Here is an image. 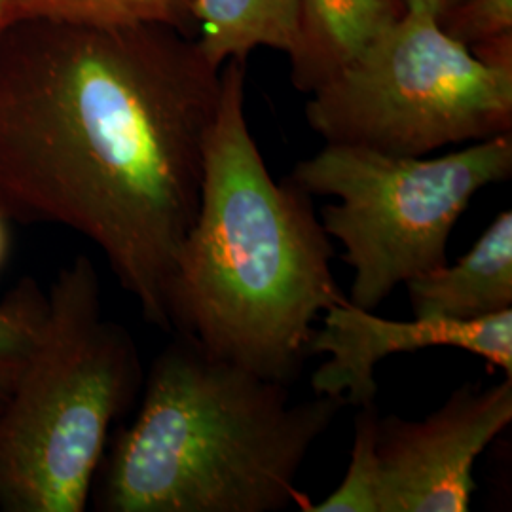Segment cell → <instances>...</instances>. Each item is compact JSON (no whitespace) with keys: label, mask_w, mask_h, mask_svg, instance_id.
<instances>
[{"label":"cell","mask_w":512,"mask_h":512,"mask_svg":"<svg viewBox=\"0 0 512 512\" xmlns=\"http://www.w3.org/2000/svg\"><path fill=\"white\" fill-rule=\"evenodd\" d=\"M408 12L404 0H300L291 82L298 92L323 86Z\"/></svg>","instance_id":"10"},{"label":"cell","mask_w":512,"mask_h":512,"mask_svg":"<svg viewBox=\"0 0 512 512\" xmlns=\"http://www.w3.org/2000/svg\"><path fill=\"white\" fill-rule=\"evenodd\" d=\"M2 6H4V0H0V35L4 31V25H2Z\"/></svg>","instance_id":"18"},{"label":"cell","mask_w":512,"mask_h":512,"mask_svg":"<svg viewBox=\"0 0 512 512\" xmlns=\"http://www.w3.org/2000/svg\"><path fill=\"white\" fill-rule=\"evenodd\" d=\"M511 175L512 133H503L439 158L325 143L289 181L340 202L325 205L319 220L355 274L349 302L376 311L399 285L448 262V241L469 203Z\"/></svg>","instance_id":"5"},{"label":"cell","mask_w":512,"mask_h":512,"mask_svg":"<svg viewBox=\"0 0 512 512\" xmlns=\"http://www.w3.org/2000/svg\"><path fill=\"white\" fill-rule=\"evenodd\" d=\"M456 348L482 357L512 378V310L473 321L414 317L393 321L361 310L351 302L323 313V329H315L310 351L327 353L329 361L311 376L313 395L342 397L363 406L376 399L374 370L393 353Z\"/></svg>","instance_id":"8"},{"label":"cell","mask_w":512,"mask_h":512,"mask_svg":"<svg viewBox=\"0 0 512 512\" xmlns=\"http://www.w3.org/2000/svg\"><path fill=\"white\" fill-rule=\"evenodd\" d=\"M469 52L488 67L512 71V33L480 42L469 48Z\"/></svg>","instance_id":"15"},{"label":"cell","mask_w":512,"mask_h":512,"mask_svg":"<svg viewBox=\"0 0 512 512\" xmlns=\"http://www.w3.org/2000/svg\"><path fill=\"white\" fill-rule=\"evenodd\" d=\"M334 255L310 194L272 179L245 116V63L228 61L171 289V332L291 385L311 355L315 319L348 302Z\"/></svg>","instance_id":"2"},{"label":"cell","mask_w":512,"mask_h":512,"mask_svg":"<svg viewBox=\"0 0 512 512\" xmlns=\"http://www.w3.org/2000/svg\"><path fill=\"white\" fill-rule=\"evenodd\" d=\"M404 2L410 12H423L440 21L454 6H458L461 0H404Z\"/></svg>","instance_id":"16"},{"label":"cell","mask_w":512,"mask_h":512,"mask_svg":"<svg viewBox=\"0 0 512 512\" xmlns=\"http://www.w3.org/2000/svg\"><path fill=\"white\" fill-rule=\"evenodd\" d=\"M220 69L169 27L18 21L0 35V211L90 239L171 332Z\"/></svg>","instance_id":"1"},{"label":"cell","mask_w":512,"mask_h":512,"mask_svg":"<svg viewBox=\"0 0 512 512\" xmlns=\"http://www.w3.org/2000/svg\"><path fill=\"white\" fill-rule=\"evenodd\" d=\"M46 310V293L23 281L0 302V408L37 344Z\"/></svg>","instance_id":"13"},{"label":"cell","mask_w":512,"mask_h":512,"mask_svg":"<svg viewBox=\"0 0 512 512\" xmlns=\"http://www.w3.org/2000/svg\"><path fill=\"white\" fill-rule=\"evenodd\" d=\"M346 404L325 395L293 403L289 385L173 332L148 370L135 420L103 456L97 509L306 511L296 478Z\"/></svg>","instance_id":"3"},{"label":"cell","mask_w":512,"mask_h":512,"mask_svg":"<svg viewBox=\"0 0 512 512\" xmlns=\"http://www.w3.org/2000/svg\"><path fill=\"white\" fill-rule=\"evenodd\" d=\"M128 330L103 313L86 255L46 293L37 344L0 408V511L82 512L112 423L143 387Z\"/></svg>","instance_id":"4"},{"label":"cell","mask_w":512,"mask_h":512,"mask_svg":"<svg viewBox=\"0 0 512 512\" xmlns=\"http://www.w3.org/2000/svg\"><path fill=\"white\" fill-rule=\"evenodd\" d=\"M31 19L99 29L158 25L188 37L196 29L190 0H4V27Z\"/></svg>","instance_id":"12"},{"label":"cell","mask_w":512,"mask_h":512,"mask_svg":"<svg viewBox=\"0 0 512 512\" xmlns=\"http://www.w3.org/2000/svg\"><path fill=\"white\" fill-rule=\"evenodd\" d=\"M414 317L473 321L512 310V213L501 211L469 253L406 283Z\"/></svg>","instance_id":"9"},{"label":"cell","mask_w":512,"mask_h":512,"mask_svg":"<svg viewBox=\"0 0 512 512\" xmlns=\"http://www.w3.org/2000/svg\"><path fill=\"white\" fill-rule=\"evenodd\" d=\"M512 421V378L465 384L420 421L382 416L370 439L374 512H467L480 454Z\"/></svg>","instance_id":"7"},{"label":"cell","mask_w":512,"mask_h":512,"mask_svg":"<svg viewBox=\"0 0 512 512\" xmlns=\"http://www.w3.org/2000/svg\"><path fill=\"white\" fill-rule=\"evenodd\" d=\"M198 46L222 67L245 63L256 48L291 54L298 38L300 0H190Z\"/></svg>","instance_id":"11"},{"label":"cell","mask_w":512,"mask_h":512,"mask_svg":"<svg viewBox=\"0 0 512 512\" xmlns=\"http://www.w3.org/2000/svg\"><path fill=\"white\" fill-rule=\"evenodd\" d=\"M440 29L465 48L512 33V0H461L439 21Z\"/></svg>","instance_id":"14"},{"label":"cell","mask_w":512,"mask_h":512,"mask_svg":"<svg viewBox=\"0 0 512 512\" xmlns=\"http://www.w3.org/2000/svg\"><path fill=\"white\" fill-rule=\"evenodd\" d=\"M306 120L329 145L427 156L512 133V71L484 65L433 16L408 10L310 93Z\"/></svg>","instance_id":"6"},{"label":"cell","mask_w":512,"mask_h":512,"mask_svg":"<svg viewBox=\"0 0 512 512\" xmlns=\"http://www.w3.org/2000/svg\"><path fill=\"white\" fill-rule=\"evenodd\" d=\"M4 217H6V215L0 211V266H2V262H4V258H6V253H8V230H6Z\"/></svg>","instance_id":"17"}]
</instances>
